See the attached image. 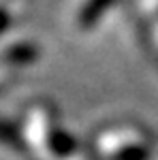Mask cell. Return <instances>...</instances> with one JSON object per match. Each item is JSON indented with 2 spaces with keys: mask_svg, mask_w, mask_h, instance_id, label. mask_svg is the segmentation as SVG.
I'll use <instances>...</instances> for the list:
<instances>
[{
  "mask_svg": "<svg viewBox=\"0 0 158 160\" xmlns=\"http://www.w3.org/2000/svg\"><path fill=\"white\" fill-rule=\"evenodd\" d=\"M17 124L38 160H88L81 143L62 124L60 111L49 98L26 102Z\"/></svg>",
  "mask_w": 158,
  "mask_h": 160,
  "instance_id": "obj_1",
  "label": "cell"
},
{
  "mask_svg": "<svg viewBox=\"0 0 158 160\" xmlns=\"http://www.w3.org/2000/svg\"><path fill=\"white\" fill-rule=\"evenodd\" d=\"M41 58V43L24 32L0 38V92L11 90L22 75Z\"/></svg>",
  "mask_w": 158,
  "mask_h": 160,
  "instance_id": "obj_2",
  "label": "cell"
},
{
  "mask_svg": "<svg viewBox=\"0 0 158 160\" xmlns=\"http://www.w3.org/2000/svg\"><path fill=\"white\" fill-rule=\"evenodd\" d=\"M107 2L111 0H71L69 4V22L73 30H90L103 15Z\"/></svg>",
  "mask_w": 158,
  "mask_h": 160,
  "instance_id": "obj_4",
  "label": "cell"
},
{
  "mask_svg": "<svg viewBox=\"0 0 158 160\" xmlns=\"http://www.w3.org/2000/svg\"><path fill=\"white\" fill-rule=\"evenodd\" d=\"M0 152L9 160H38L28 145L19 124L7 118H0Z\"/></svg>",
  "mask_w": 158,
  "mask_h": 160,
  "instance_id": "obj_3",
  "label": "cell"
},
{
  "mask_svg": "<svg viewBox=\"0 0 158 160\" xmlns=\"http://www.w3.org/2000/svg\"><path fill=\"white\" fill-rule=\"evenodd\" d=\"M30 13V0H0V38L15 32Z\"/></svg>",
  "mask_w": 158,
  "mask_h": 160,
  "instance_id": "obj_5",
  "label": "cell"
}]
</instances>
